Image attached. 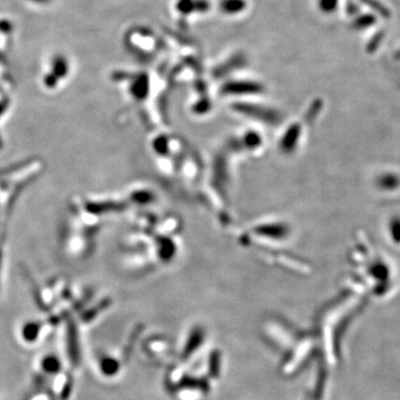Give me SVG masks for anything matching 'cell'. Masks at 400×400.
I'll return each instance as SVG.
<instances>
[{
	"label": "cell",
	"mask_w": 400,
	"mask_h": 400,
	"mask_svg": "<svg viewBox=\"0 0 400 400\" xmlns=\"http://www.w3.org/2000/svg\"><path fill=\"white\" fill-rule=\"evenodd\" d=\"M108 305H109L108 300L99 302L98 305H96L95 307H92V308H90L89 310L83 312V314H81V319H83V321H85V322L92 321L97 316L100 314L101 310H104L105 308H107V307H108Z\"/></svg>",
	"instance_id": "5"
},
{
	"label": "cell",
	"mask_w": 400,
	"mask_h": 400,
	"mask_svg": "<svg viewBox=\"0 0 400 400\" xmlns=\"http://www.w3.org/2000/svg\"><path fill=\"white\" fill-rule=\"evenodd\" d=\"M66 343L70 363L73 367H78L81 361L79 333L75 320L69 316H66Z\"/></svg>",
	"instance_id": "1"
},
{
	"label": "cell",
	"mask_w": 400,
	"mask_h": 400,
	"mask_svg": "<svg viewBox=\"0 0 400 400\" xmlns=\"http://www.w3.org/2000/svg\"><path fill=\"white\" fill-rule=\"evenodd\" d=\"M100 370L104 376H115L119 370V362H118L117 359L109 356L102 357L100 359Z\"/></svg>",
	"instance_id": "4"
},
{
	"label": "cell",
	"mask_w": 400,
	"mask_h": 400,
	"mask_svg": "<svg viewBox=\"0 0 400 400\" xmlns=\"http://www.w3.org/2000/svg\"><path fill=\"white\" fill-rule=\"evenodd\" d=\"M40 330H42V324L39 321L26 322L22 330L24 340L27 342H35L38 339Z\"/></svg>",
	"instance_id": "2"
},
{
	"label": "cell",
	"mask_w": 400,
	"mask_h": 400,
	"mask_svg": "<svg viewBox=\"0 0 400 400\" xmlns=\"http://www.w3.org/2000/svg\"><path fill=\"white\" fill-rule=\"evenodd\" d=\"M42 369L47 375H57L61 370L60 359L56 355H47L42 360Z\"/></svg>",
	"instance_id": "3"
},
{
	"label": "cell",
	"mask_w": 400,
	"mask_h": 400,
	"mask_svg": "<svg viewBox=\"0 0 400 400\" xmlns=\"http://www.w3.org/2000/svg\"><path fill=\"white\" fill-rule=\"evenodd\" d=\"M73 388H74V378L73 376H68L63 388H61L60 400H68L70 398L71 392H73Z\"/></svg>",
	"instance_id": "6"
}]
</instances>
